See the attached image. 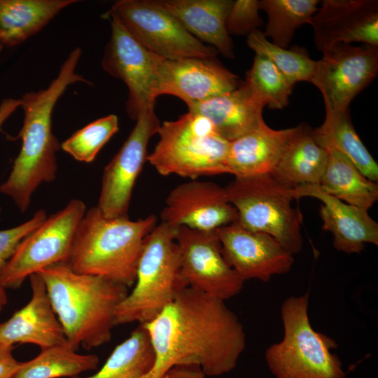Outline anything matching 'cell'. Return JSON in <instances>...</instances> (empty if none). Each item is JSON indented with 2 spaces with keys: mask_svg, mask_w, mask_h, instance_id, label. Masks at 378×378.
Here are the masks:
<instances>
[{
  "mask_svg": "<svg viewBox=\"0 0 378 378\" xmlns=\"http://www.w3.org/2000/svg\"><path fill=\"white\" fill-rule=\"evenodd\" d=\"M223 255L245 281H268L286 274L293 265V255L270 234L249 230L237 220L216 230Z\"/></svg>",
  "mask_w": 378,
  "mask_h": 378,
  "instance_id": "obj_15",
  "label": "cell"
},
{
  "mask_svg": "<svg viewBox=\"0 0 378 378\" xmlns=\"http://www.w3.org/2000/svg\"><path fill=\"white\" fill-rule=\"evenodd\" d=\"M260 10L259 1H233L226 20V28L229 35L248 36L251 32L258 30L263 24L259 14Z\"/></svg>",
  "mask_w": 378,
  "mask_h": 378,
  "instance_id": "obj_34",
  "label": "cell"
},
{
  "mask_svg": "<svg viewBox=\"0 0 378 378\" xmlns=\"http://www.w3.org/2000/svg\"><path fill=\"white\" fill-rule=\"evenodd\" d=\"M99 363L97 355L78 354L67 342L41 349L34 358L21 362L13 378H74L97 370Z\"/></svg>",
  "mask_w": 378,
  "mask_h": 378,
  "instance_id": "obj_29",
  "label": "cell"
},
{
  "mask_svg": "<svg viewBox=\"0 0 378 378\" xmlns=\"http://www.w3.org/2000/svg\"><path fill=\"white\" fill-rule=\"evenodd\" d=\"M328 160V150L316 143L312 130L308 126L300 125L297 126L295 134L270 174L289 188L318 185Z\"/></svg>",
  "mask_w": 378,
  "mask_h": 378,
  "instance_id": "obj_24",
  "label": "cell"
},
{
  "mask_svg": "<svg viewBox=\"0 0 378 378\" xmlns=\"http://www.w3.org/2000/svg\"><path fill=\"white\" fill-rule=\"evenodd\" d=\"M264 107L254 97L245 82L232 91L188 106V111L206 118L218 134L229 141L264 122Z\"/></svg>",
  "mask_w": 378,
  "mask_h": 378,
  "instance_id": "obj_23",
  "label": "cell"
},
{
  "mask_svg": "<svg viewBox=\"0 0 378 378\" xmlns=\"http://www.w3.org/2000/svg\"><path fill=\"white\" fill-rule=\"evenodd\" d=\"M104 14L115 15L145 48L162 58H215L218 53L188 33L157 1L120 0Z\"/></svg>",
  "mask_w": 378,
  "mask_h": 378,
  "instance_id": "obj_10",
  "label": "cell"
},
{
  "mask_svg": "<svg viewBox=\"0 0 378 378\" xmlns=\"http://www.w3.org/2000/svg\"><path fill=\"white\" fill-rule=\"evenodd\" d=\"M377 71V47L338 43L316 61L310 83L321 91L326 110L344 111Z\"/></svg>",
  "mask_w": 378,
  "mask_h": 378,
  "instance_id": "obj_12",
  "label": "cell"
},
{
  "mask_svg": "<svg viewBox=\"0 0 378 378\" xmlns=\"http://www.w3.org/2000/svg\"><path fill=\"white\" fill-rule=\"evenodd\" d=\"M153 349L152 369L144 378H162L173 366L199 365L206 376L231 372L246 348V335L225 301L190 287L153 319L140 324Z\"/></svg>",
  "mask_w": 378,
  "mask_h": 378,
  "instance_id": "obj_1",
  "label": "cell"
},
{
  "mask_svg": "<svg viewBox=\"0 0 378 378\" xmlns=\"http://www.w3.org/2000/svg\"><path fill=\"white\" fill-rule=\"evenodd\" d=\"M246 43L256 55L270 60L293 85L297 82H310L316 61L307 51L298 46L284 48L270 41L260 29L247 36Z\"/></svg>",
  "mask_w": 378,
  "mask_h": 378,
  "instance_id": "obj_31",
  "label": "cell"
},
{
  "mask_svg": "<svg viewBox=\"0 0 378 378\" xmlns=\"http://www.w3.org/2000/svg\"><path fill=\"white\" fill-rule=\"evenodd\" d=\"M160 124L154 109L140 113L130 135L105 167L96 206L104 216H128L136 181L147 161L148 142Z\"/></svg>",
  "mask_w": 378,
  "mask_h": 378,
  "instance_id": "obj_14",
  "label": "cell"
},
{
  "mask_svg": "<svg viewBox=\"0 0 378 378\" xmlns=\"http://www.w3.org/2000/svg\"><path fill=\"white\" fill-rule=\"evenodd\" d=\"M296 130L297 126L274 130L264 121L251 131L230 141L229 174L235 177L270 174Z\"/></svg>",
  "mask_w": 378,
  "mask_h": 378,
  "instance_id": "obj_22",
  "label": "cell"
},
{
  "mask_svg": "<svg viewBox=\"0 0 378 378\" xmlns=\"http://www.w3.org/2000/svg\"><path fill=\"white\" fill-rule=\"evenodd\" d=\"M158 141L147 161L162 176H200L229 174L230 141L205 117L190 111L164 121Z\"/></svg>",
  "mask_w": 378,
  "mask_h": 378,
  "instance_id": "obj_7",
  "label": "cell"
},
{
  "mask_svg": "<svg viewBox=\"0 0 378 378\" xmlns=\"http://www.w3.org/2000/svg\"><path fill=\"white\" fill-rule=\"evenodd\" d=\"M8 302L6 289L0 286V312L4 309Z\"/></svg>",
  "mask_w": 378,
  "mask_h": 378,
  "instance_id": "obj_39",
  "label": "cell"
},
{
  "mask_svg": "<svg viewBox=\"0 0 378 378\" xmlns=\"http://www.w3.org/2000/svg\"><path fill=\"white\" fill-rule=\"evenodd\" d=\"M80 56L81 49L75 48L46 89L27 92L20 99L24 112L18 134L22 146L8 177L0 184V193L10 197L22 213L28 209L36 190L56 178V153L61 144L52 132V113L69 85L90 83L76 71Z\"/></svg>",
  "mask_w": 378,
  "mask_h": 378,
  "instance_id": "obj_2",
  "label": "cell"
},
{
  "mask_svg": "<svg viewBox=\"0 0 378 378\" xmlns=\"http://www.w3.org/2000/svg\"><path fill=\"white\" fill-rule=\"evenodd\" d=\"M176 241L188 287L223 301L242 290L244 281L225 260L216 230L178 227Z\"/></svg>",
  "mask_w": 378,
  "mask_h": 378,
  "instance_id": "obj_13",
  "label": "cell"
},
{
  "mask_svg": "<svg viewBox=\"0 0 378 378\" xmlns=\"http://www.w3.org/2000/svg\"><path fill=\"white\" fill-rule=\"evenodd\" d=\"M292 190L295 200L311 197L322 202L319 213L323 229L332 234L333 246L337 251L360 253L366 244L378 245V224L368 211L323 192L318 185L300 186Z\"/></svg>",
  "mask_w": 378,
  "mask_h": 378,
  "instance_id": "obj_19",
  "label": "cell"
},
{
  "mask_svg": "<svg viewBox=\"0 0 378 378\" xmlns=\"http://www.w3.org/2000/svg\"><path fill=\"white\" fill-rule=\"evenodd\" d=\"M318 0H261L260 10L267 16L264 35L272 43L288 48L295 30L310 22L318 10Z\"/></svg>",
  "mask_w": 378,
  "mask_h": 378,
  "instance_id": "obj_30",
  "label": "cell"
},
{
  "mask_svg": "<svg viewBox=\"0 0 378 378\" xmlns=\"http://www.w3.org/2000/svg\"><path fill=\"white\" fill-rule=\"evenodd\" d=\"M160 218L175 227L209 232L237 221L238 214L225 188L212 181L195 179L171 190Z\"/></svg>",
  "mask_w": 378,
  "mask_h": 378,
  "instance_id": "obj_16",
  "label": "cell"
},
{
  "mask_svg": "<svg viewBox=\"0 0 378 378\" xmlns=\"http://www.w3.org/2000/svg\"><path fill=\"white\" fill-rule=\"evenodd\" d=\"M19 106H20V99L7 98L2 101L0 104V130L3 123ZM1 214L0 207V216Z\"/></svg>",
  "mask_w": 378,
  "mask_h": 378,
  "instance_id": "obj_38",
  "label": "cell"
},
{
  "mask_svg": "<svg viewBox=\"0 0 378 378\" xmlns=\"http://www.w3.org/2000/svg\"><path fill=\"white\" fill-rule=\"evenodd\" d=\"M85 203L70 200L18 245L0 271V286L18 288L31 274L50 266L66 263L77 227L86 211Z\"/></svg>",
  "mask_w": 378,
  "mask_h": 378,
  "instance_id": "obj_9",
  "label": "cell"
},
{
  "mask_svg": "<svg viewBox=\"0 0 378 378\" xmlns=\"http://www.w3.org/2000/svg\"><path fill=\"white\" fill-rule=\"evenodd\" d=\"M312 134L320 146L342 153L366 178L377 182L378 164L355 130L349 110H326L323 124Z\"/></svg>",
  "mask_w": 378,
  "mask_h": 378,
  "instance_id": "obj_26",
  "label": "cell"
},
{
  "mask_svg": "<svg viewBox=\"0 0 378 378\" xmlns=\"http://www.w3.org/2000/svg\"><path fill=\"white\" fill-rule=\"evenodd\" d=\"M239 77L226 69L216 57L160 58L156 81V95L171 94L187 106L237 89Z\"/></svg>",
  "mask_w": 378,
  "mask_h": 378,
  "instance_id": "obj_17",
  "label": "cell"
},
{
  "mask_svg": "<svg viewBox=\"0 0 378 378\" xmlns=\"http://www.w3.org/2000/svg\"><path fill=\"white\" fill-rule=\"evenodd\" d=\"M153 349L142 325L118 344L104 365L92 375L74 378H144L153 368Z\"/></svg>",
  "mask_w": 378,
  "mask_h": 378,
  "instance_id": "obj_28",
  "label": "cell"
},
{
  "mask_svg": "<svg viewBox=\"0 0 378 378\" xmlns=\"http://www.w3.org/2000/svg\"><path fill=\"white\" fill-rule=\"evenodd\" d=\"M225 188L243 227L271 235L292 255L302 250V214L292 205L293 188L270 174L235 177Z\"/></svg>",
  "mask_w": 378,
  "mask_h": 378,
  "instance_id": "obj_8",
  "label": "cell"
},
{
  "mask_svg": "<svg viewBox=\"0 0 378 378\" xmlns=\"http://www.w3.org/2000/svg\"><path fill=\"white\" fill-rule=\"evenodd\" d=\"M118 129L117 115L109 114L74 132L62 143L61 148L77 161L92 162Z\"/></svg>",
  "mask_w": 378,
  "mask_h": 378,
  "instance_id": "obj_33",
  "label": "cell"
},
{
  "mask_svg": "<svg viewBox=\"0 0 378 378\" xmlns=\"http://www.w3.org/2000/svg\"><path fill=\"white\" fill-rule=\"evenodd\" d=\"M160 6L172 15L182 27L218 53L233 58L232 41L226 28L231 0H160Z\"/></svg>",
  "mask_w": 378,
  "mask_h": 378,
  "instance_id": "obj_21",
  "label": "cell"
},
{
  "mask_svg": "<svg viewBox=\"0 0 378 378\" xmlns=\"http://www.w3.org/2000/svg\"><path fill=\"white\" fill-rule=\"evenodd\" d=\"M14 346L0 344V378H13L21 362L13 355Z\"/></svg>",
  "mask_w": 378,
  "mask_h": 378,
  "instance_id": "obj_36",
  "label": "cell"
},
{
  "mask_svg": "<svg viewBox=\"0 0 378 378\" xmlns=\"http://www.w3.org/2000/svg\"><path fill=\"white\" fill-rule=\"evenodd\" d=\"M176 227L161 222L144 239L131 292L118 304L115 326L153 319L185 288Z\"/></svg>",
  "mask_w": 378,
  "mask_h": 378,
  "instance_id": "obj_5",
  "label": "cell"
},
{
  "mask_svg": "<svg viewBox=\"0 0 378 378\" xmlns=\"http://www.w3.org/2000/svg\"><path fill=\"white\" fill-rule=\"evenodd\" d=\"M76 0H0V43L19 45Z\"/></svg>",
  "mask_w": 378,
  "mask_h": 378,
  "instance_id": "obj_25",
  "label": "cell"
},
{
  "mask_svg": "<svg viewBox=\"0 0 378 378\" xmlns=\"http://www.w3.org/2000/svg\"><path fill=\"white\" fill-rule=\"evenodd\" d=\"M316 48L323 53L338 43L378 46V1L323 0L310 20Z\"/></svg>",
  "mask_w": 378,
  "mask_h": 378,
  "instance_id": "obj_18",
  "label": "cell"
},
{
  "mask_svg": "<svg viewBox=\"0 0 378 378\" xmlns=\"http://www.w3.org/2000/svg\"><path fill=\"white\" fill-rule=\"evenodd\" d=\"M149 215L132 220L108 218L97 206L86 210L72 243L66 265L74 272L99 276L127 288L135 282L145 238L156 226Z\"/></svg>",
  "mask_w": 378,
  "mask_h": 378,
  "instance_id": "obj_4",
  "label": "cell"
},
{
  "mask_svg": "<svg viewBox=\"0 0 378 378\" xmlns=\"http://www.w3.org/2000/svg\"><path fill=\"white\" fill-rule=\"evenodd\" d=\"M308 305V293L283 302V338L270 346L265 355L270 371L274 378H345L342 361L332 353L336 342L313 328Z\"/></svg>",
  "mask_w": 378,
  "mask_h": 378,
  "instance_id": "obj_6",
  "label": "cell"
},
{
  "mask_svg": "<svg viewBox=\"0 0 378 378\" xmlns=\"http://www.w3.org/2000/svg\"><path fill=\"white\" fill-rule=\"evenodd\" d=\"M29 302L0 323V344H32L41 349L67 342L52 307L45 284L38 273L29 277Z\"/></svg>",
  "mask_w": 378,
  "mask_h": 378,
  "instance_id": "obj_20",
  "label": "cell"
},
{
  "mask_svg": "<svg viewBox=\"0 0 378 378\" xmlns=\"http://www.w3.org/2000/svg\"><path fill=\"white\" fill-rule=\"evenodd\" d=\"M328 152V163L318 186L323 192L368 211L378 200L377 183L366 178L342 153Z\"/></svg>",
  "mask_w": 378,
  "mask_h": 378,
  "instance_id": "obj_27",
  "label": "cell"
},
{
  "mask_svg": "<svg viewBox=\"0 0 378 378\" xmlns=\"http://www.w3.org/2000/svg\"><path fill=\"white\" fill-rule=\"evenodd\" d=\"M3 46L0 43V51L1 50Z\"/></svg>",
  "mask_w": 378,
  "mask_h": 378,
  "instance_id": "obj_40",
  "label": "cell"
},
{
  "mask_svg": "<svg viewBox=\"0 0 378 378\" xmlns=\"http://www.w3.org/2000/svg\"><path fill=\"white\" fill-rule=\"evenodd\" d=\"M245 83L261 104L272 109L288 105L295 85L270 60L258 55L246 72Z\"/></svg>",
  "mask_w": 378,
  "mask_h": 378,
  "instance_id": "obj_32",
  "label": "cell"
},
{
  "mask_svg": "<svg viewBox=\"0 0 378 378\" xmlns=\"http://www.w3.org/2000/svg\"><path fill=\"white\" fill-rule=\"evenodd\" d=\"M37 273L72 347L90 350L110 341L115 309L127 295V287L99 276L76 272L66 263Z\"/></svg>",
  "mask_w": 378,
  "mask_h": 378,
  "instance_id": "obj_3",
  "label": "cell"
},
{
  "mask_svg": "<svg viewBox=\"0 0 378 378\" xmlns=\"http://www.w3.org/2000/svg\"><path fill=\"white\" fill-rule=\"evenodd\" d=\"M111 23V36L102 59L109 75L128 89L127 112L136 120L142 112L154 109L157 71L160 57L145 48L114 15H102Z\"/></svg>",
  "mask_w": 378,
  "mask_h": 378,
  "instance_id": "obj_11",
  "label": "cell"
},
{
  "mask_svg": "<svg viewBox=\"0 0 378 378\" xmlns=\"http://www.w3.org/2000/svg\"><path fill=\"white\" fill-rule=\"evenodd\" d=\"M202 368L195 364H181L173 366L162 378H206Z\"/></svg>",
  "mask_w": 378,
  "mask_h": 378,
  "instance_id": "obj_37",
  "label": "cell"
},
{
  "mask_svg": "<svg viewBox=\"0 0 378 378\" xmlns=\"http://www.w3.org/2000/svg\"><path fill=\"white\" fill-rule=\"evenodd\" d=\"M46 218L45 210L39 209L28 220L13 227L0 230V271L12 256L19 243Z\"/></svg>",
  "mask_w": 378,
  "mask_h": 378,
  "instance_id": "obj_35",
  "label": "cell"
}]
</instances>
